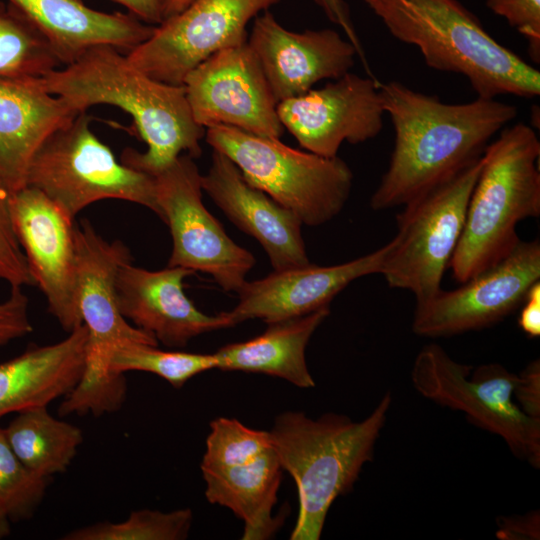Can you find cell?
Masks as SVG:
<instances>
[{"label": "cell", "instance_id": "6da1fadb", "mask_svg": "<svg viewBox=\"0 0 540 540\" xmlns=\"http://www.w3.org/2000/svg\"><path fill=\"white\" fill-rule=\"evenodd\" d=\"M379 90L395 138L370 200L377 211L404 206L460 172L517 115L516 106L496 98L448 104L399 81L379 84Z\"/></svg>", "mask_w": 540, "mask_h": 540}, {"label": "cell", "instance_id": "7a4b0ae2", "mask_svg": "<svg viewBox=\"0 0 540 540\" xmlns=\"http://www.w3.org/2000/svg\"><path fill=\"white\" fill-rule=\"evenodd\" d=\"M42 84L79 113L108 104L129 114L147 150L126 148L120 161L136 170L154 176L182 153L192 158L202 153L206 129L195 121L184 85L149 77L112 45L89 48L48 73Z\"/></svg>", "mask_w": 540, "mask_h": 540}, {"label": "cell", "instance_id": "3957f363", "mask_svg": "<svg viewBox=\"0 0 540 540\" xmlns=\"http://www.w3.org/2000/svg\"><path fill=\"white\" fill-rule=\"evenodd\" d=\"M363 1L428 67L466 77L477 97L539 96V70L497 42L459 0Z\"/></svg>", "mask_w": 540, "mask_h": 540}, {"label": "cell", "instance_id": "277c9868", "mask_svg": "<svg viewBox=\"0 0 540 540\" xmlns=\"http://www.w3.org/2000/svg\"><path fill=\"white\" fill-rule=\"evenodd\" d=\"M391 403L388 392L362 421L332 413L312 419L294 411L276 417L271 440L298 491L291 540L320 539L331 505L353 488L365 463L372 460Z\"/></svg>", "mask_w": 540, "mask_h": 540}, {"label": "cell", "instance_id": "5b68a950", "mask_svg": "<svg viewBox=\"0 0 540 540\" xmlns=\"http://www.w3.org/2000/svg\"><path fill=\"white\" fill-rule=\"evenodd\" d=\"M539 158L537 134L523 122L504 127L487 145L449 264L456 281L503 259L521 241L517 224L540 215Z\"/></svg>", "mask_w": 540, "mask_h": 540}, {"label": "cell", "instance_id": "8992f818", "mask_svg": "<svg viewBox=\"0 0 540 540\" xmlns=\"http://www.w3.org/2000/svg\"><path fill=\"white\" fill-rule=\"evenodd\" d=\"M204 138L235 163L250 185L292 211L303 225L331 221L349 199L353 172L338 156L323 157L229 126L206 128Z\"/></svg>", "mask_w": 540, "mask_h": 540}, {"label": "cell", "instance_id": "52a82bcc", "mask_svg": "<svg viewBox=\"0 0 540 540\" xmlns=\"http://www.w3.org/2000/svg\"><path fill=\"white\" fill-rule=\"evenodd\" d=\"M79 113L48 136L35 152L26 185L46 195L74 222L91 203L119 199L142 205L161 219L154 177L118 162Z\"/></svg>", "mask_w": 540, "mask_h": 540}, {"label": "cell", "instance_id": "ba28073f", "mask_svg": "<svg viewBox=\"0 0 540 540\" xmlns=\"http://www.w3.org/2000/svg\"><path fill=\"white\" fill-rule=\"evenodd\" d=\"M74 235L79 307L88 329L85 368L74 392L81 402L102 406L119 398L126 387L124 374L110 370L114 349L129 343L158 346V342L131 325L118 308L116 277L120 266L132 261L129 248L120 240L108 242L88 220L74 225Z\"/></svg>", "mask_w": 540, "mask_h": 540}, {"label": "cell", "instance_id": "9c48e42d", "mask_svg": "<svg viewBox=\"0 0 540 540\" xmlns=\"http://www.w3.org/2000/svg\"><path fill=\"white\" fill-rule=\"evenodd\" d=\"M517 380V374L497 363L475 369L459 363L434 343L418 352L411 370L419 394L465 413L473 424L500 436L515 456L539 468L540 418L516 403Z\"/></svg>", "mask_w": 540, "mask_h": 540}, {"label": "cell", "instance_id": "30bf717a", "mask_svg": "<svg viewBox=\"0 0 540 540\" xmlns=\"http://www.w3.org/2000/svg\"><path fill=\"white\" fill-rule=\"evenodd\" d=\"M481 167L482 156L404 205L379 273L391 288L410 291L416 303L442 289Z\"/></svg>", "mask_w": 540, "mask_h": 540}, {"label": "cell", "instance_id": "8fae6325", "mask_svg": "<svg viewBox=\"0 0 540 540\" xmlns=\"http://www.w3.org/2000/svg\"><path fill=\"white\" fill-rule=\"evenodd\" d=\"M200 467L206 499L242 520L243 540L274 535L280 519L272 513L283 468L269 431L249 428L234 418L213 420Z\"/></svg>", "mask_w": 540, "mask_h": 540}, {"label": "cell", "instance_id": "7c38bea8", "mask_svg": "<svg viewBox=\"0 0 540 540\" xmlns=\"http://www.w3.org/2000/svg\"><path fill=\"white\" fill-rule=\"evenodd\" d=\"M153 177L161 220L172 237L168 266L206 273L224 291L237 292L256 259L203 204L202 174L194 158L182 154Z\"/></svg>", "mask_w": 540, "mask_h": 540}, {"label": "cell", "instance_id": "4fadbf2b", "mask_svg": "<svg viewBox=\"0 0 540 540\" xmlns=\"http://www.w3.org/2000/svg\"><path fill=\"white\" fill-rule=\"evenodd\" d=\"M280 1L194 0L156 25L126 56L149 77L183 85L189 72L211 55L246 43L248 23Z\"/></svg>", "mask_w": 540, "mask_h": 540}, {"label": "cell", "instance_id": "5bb4252c", "mask_svg": "<svg viewBox=\"0 0 540 540\" xmlns=\"http://www.w3.org/2000/svg\"><path fill=\"white\" fill-rule=\"evenodd\" d=\"M538 281L539 240H521L503 259L462 286L441 289L432 298L416 303L412 330L418 336L437 338L490 327L521 306Z\"/></svg>", "mask_w": 540, "mask_h": 540}, {"label": "cell", "instance_id": "9a60e30c", "mask_svg": "<svg viewBox=\"0 0 540 540\" xmlns=\"http://www.w3.org/2000/svg\"><path fill=\"white\" fill-rule=\"evenodd\" d=\"M183 85L193 117L205 129L229 126L262 137L283 135L278 102L248 42L211 55Z\"/></svg>", "mask_w": 540, "mask_h": 540}, {"label": "cell", "instance_id": "2e32d148", "mask_svg": "<svg viewBox=\"0 0 540 540\" xmlns=\"http://www.w3.org/2000/svg\"><path fill=\"white\" fill-rule=\"evenodd\" d=\"M11 218L36 286L66 332L83 324L74 222L41 191L25 186L10 193Z\"/></svg>", "mask_w": 540, "mask_h": 540}, {"label": "cell", "instance_id": "e0dca14e", "mask_svg": "<svg viewBox=\"0 0 540 540\" xmlns=\"http://www.w3.org/2000/svg\"><path fill=\"white\" fill-rule=\"evenodd\" d=\"M277 113L301 147L323 157L337 156L343 142L375 138L385 114L379 83L351 72L279 102Z\"/></svg>", "mask_w": 540, "mask_h": 540}, {"label": "cell", "instance_id": "ac0fdd59", "mask_svg": "<svg viewBox=\"0 0 540 540\" xmlns=\"http://www.w3.org/2000/svg\"><path fill=\"white\" fill-rule=\"evenodd\" d=\"M247 42L278 103L350 72L358 54L334 29L290 31L269 10L254 19Z\"/></svg>", "mask_w": 540, "mask_h": 540}, {"label": "cell", "instance_id": "d6986e66", "mask_svg": "<svg viewBox=\"0 0 540 540\" xmlns=\"http://www.w3.org/2000/svg\"><path fill=\"white\" fill-rule=\"evenodd\" d=\"M389 243L354 260L332 265L312 263L246 281L236 292L238 303L225 314L232 327L250 319L272 323L329 307L354 280L380 273Z\"/></svg>", "mask_w": 540, "mask_h": 540}, {"label": "cell", "instance_id": "ffe728a7", "mask_svg": "<svg viewBox=\"0 0 540 540\" xmlns=\"http://www.w3.org/2000/svg\"><path fill=\"white\" fill-rule=\"evenodd\" d=\"M194 273L178 266L151 271L132 261L122 264L116 277L119 311L169 348H183L199 335L232 327L225 312L207 315L186 296L183 281Z\"/></svg>", "mask_w": 540, "mask_h": 540}, {"label": "cell", "instance_id": "44dd1931", "mask_svg": "<svg viewBox=\"0 0 540 540\" xmlns=\"http://www.w3.org/2000/svg\"><path fill=\"white\" fill-rule=\"evenodd\" d=\"M202 189L241 231L256 239L274 271L309 265L302 222L262 190L250 185L235 163L213 150Z\"/></svg>", "mask_w": 540, "mask_h": 540}, {"label": "cell", "instance_id": "7402d4cb", "mask_svg": "<svg viewBox=\"0 0 540 540\" xmlns=\"http://www.w3.org/2000/svg\"><path fill=\"white\" fill-rule=\"evenodd\" d=\"M78 114L49 93L42 78L0 77V182L10 193L26 186L30 162L44 140Z\"/></svg>", "mask_w": 540, "mask_h": 540}, {"label": "cell", "instance_id": "603a6c76", "mask_svg": "<svg viewBox=\"0 0 540 540\" xmlns=\"http://www.w3.org/2000/svg\"><path fill=\"white\" fill-rule=\"evenodd\" d=\"M5 1L43 32L63 66L96 45H112L129 52L147 40L155 29L131 13L99 11L82 0Z\"/></svg>", "mask_w": 540, "mask_h": 540}, {"label": "cell", "instance_id": "cb8c5ba5", "mask_svg": "<svg viewBox=\"0 0 540 540\" xmlns=\"http://www.w3.org/2000/svg\"><path fill=\"white\" fill-rule=\"evenodd\" d=\"M87 344L82 324L57 343L33 346L0 363V418L68 395L84 372Z\"/></svg>", "mask_w": 540, "mask_h": 540}, {"label": "cell", "instance_id": "d4e9b609", "mask_svg": "<svg viewBox=\"0 0 540 540\" xmlns=\"http://www.w3.org/2000/svg\"><path fill=\"white\" fill-rule=\"evenodd\" d=\"M329 313V307H326L306 315L268 323L267 329L260 335L218 349L214 353L217 369L261 373L284 379L300 388L314 387L305 350L313 333Z\"/></svg>", "mask_w": 540, "mask_h": 540}, {"label": "cell", "instance_id": "484cf974", "mask_svg": "<svg viewBox=\"0 0 540 540\" xmlns=\"http://www.w3.org/2000/svg\"><path fill=\"white\" fill-rule=\"evenodd\" d=\"M4 433L23 464L49 479L67 471L84 441L80 428L55 418L44 406L16 413Z\"/></svg>", "mask_w": 540, "mask_h": 540}, {"label": "cell", "instance_id": "4316f807", "mask_svg": "<svg viewBox=\"0 0 540 540\" xmlns=\"http://www.w3.org/2000/svg\"><path fill=\"white\" fill-rule=\"evenodd\" d=\"M60 65L43 32L12 4L0 0V77L43 78Z\"/></svg>", "mask_w": 540, "mask_h": 540}, {"label": "cell", "instance_id": "83f0119b", "mask_svg": "<svg viewBox=\"0 0 540 540\" xmlns=\"http://www.w3.org/2000/svg\"><path fill=\"white\" fill-rule=\"evenodd\" d=\"M193 520L188 508L170 512L141 509L120 522L102 521L74 529L63 540H183Z\"/></svg>", "mask_w": 540, "mask_h": 540}, {"label": "cell", "instance_id": "f1b7e54d", "mask_svg": "<svg viewBox=\"0 0 540 540\" xmlns=\"http://www.w3.org/2000/svg\"><path fill=\"white\" fill-rule=\"evenodd\" d=\"M215 354H198L181 351H164L146 344L129 343L114 349L110 370L125 374L142 371L155 374L174 388H181L194 376L217 369Z\"/></svg>", "mask_w": 540, "mask_h": 540}, {"label": "cell", "instance_id": "f546056e", "mask_svg": "<svg viewBox=\"0 0 540 540\" xmlns=\"http://www.w3.org/2000/svg\"><path fill=\"white\" fill-rule=\"evenodd\" d=\"M49 478L38 476L18 458L0 425V504L12 523L33 517L48 487Z\"/></svg>", "mask_w": 540, "mask_h": 540}, {"label": "cell", "instance_id": "4dcf8cb0", "mask_svg": "<svg viewBox=\"0 0 540 540\" xmlns=\"http://www.w3.org/2000/svg\"><path fill=\"white\" fill-rule=\"evenodd\" d=\"M10 192L0 182V282L11 288L35 286L28 261L14 230L10 206Z\"/></svg>", "mask_w": 540, "mask_h": 540}, {"label": "cell", "instance_id": "1f68e13d", "mask_svg": "<svg viewBox=\"0 0 540 540\" xmlns=\"http://www.w3.org/2000/svg\"><path fill=\"white\" fill-rule=\"evenodd\" d=\"M486 6L522 35L531 60L540 62V0H486Z\"/></svg>", "mask_w": 540, "mask_h": 540}, {"label": "cell", "instance_id": "d6a6232c", "mask_svg": "<svg viewBox=\"0 0 540 540\" xmlns=\"http://www.w3.org/2000/svg\"><path fill=\"white\" fill-rule=\"evenodd\" d=\"M33 331L29 316V300L20 288H12L0 302V348Z\"/></svg>", "mask_w": 540, "mask_h": 540}, {"label": "cell", "instance_id": "836d02e7", "mask_svg": "<svg viewBox=\"0 0 540 540\" xmlns=\"http://www.w3.org/2000/svg\"><path fill=\"white\" fill-rule=\"evenodd\" d=\"M514 399L527 415L540 418V362L534 360L518 375Z\"/></svg>", "mask_w": 540, "mask_h": 540}, {"label": "cell", "instance_id": "e575fe53", "mask_svg": "<svg viewBox=\"0 0 540 540\" xmlns=\"http://www.w3.org/2000/svg\"><path fill=\"white\" fill-rule=\"evenodd\" d=\"M496 536L503 540H538L540 538V514L532 511L525 515L501 517L497 520Z\"/></svg>", "mask_w": 540, "mask_h": 540}, {"label": "cell", "instance_id": "d590c367", "mask_svg": "<svg viewBox=\"0 0 540 540\" xmlns=\"http://www.w3.org/2000/svg\"><path fill=\"white\" fill-rule=\"evenodd\" d=\"M321 7L327 18L334 24L340 26L348 40L356 47L359 56L364 64L365 58L363 50L355 31L354 24L350 15V9L344 0H314Z\"/></svg>", "mask_w": 540, "mask_h": 540}, {"label": "cell", "instance_id": "8d00e7d4", "mask_svg": "<svg viewBox=\"0 0 540 540\" xmlns=\"http://www.w3.org/2000/svg\"><path fill=\"white\" fill-rule=\"evenodd\" d=\"M518 324L528 336L540 335V281L529 289L522 303Z\"/></svg>", "mask_w": 540, "mask_h": 540}, {"label": "cell", "instance_id": "74e56055", "mask_svg": "<svg viewBox=\"0 0 540 540\" xmlns=\"http://www.w3.org/2000/svg\"><path fill=\"white\" fill-rule=\"evenodd\" d=\"M124 7L139 20L149 25H159L164 20L165 0H112Z\"/></svg>", "mask_w": 540, "mask_h": 540}, {"label": "cell", "instance_id": "f35d334b", "mask_svg": "<svg viewBox=\"0 0 540 540\" xmlns=\"http://www.w3.org/2000/svg\"><path fill=\"white\" fill-rule=\"evenodd\" d=\"M193 1L194 0H165L164 19L180 13Z\"/></svg>", "mask_w": 540, "mask_h": 540}, {"label": "cell", "instance_id": "ab89813d", "mask_svg": "<svg viewBox=\"0 0 540 540\" xmlns=\"http://www.w3.org/2000/svg\"><path fill=\"white\" fill-rule=\"evenodd\" d=\"M11 520L0 504V540L11 534Z\"/></svg>", "mask_w": 540, "mask_h": 540}]
</instances>
